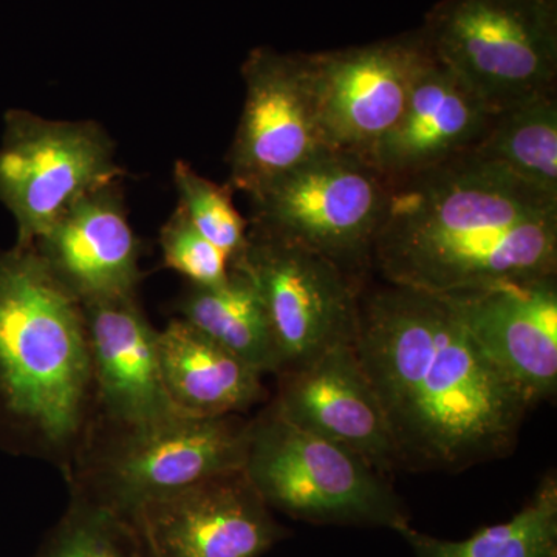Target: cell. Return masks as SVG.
<instances>
[{
	"instance_id": "cell-11",
	"label": "cell",
	"mask_w": 557,
	"mask_h": 557,
	"mask_svg": "<svg viewBox=\"0 0 557 557\" xmlns=\"http://www.w3.org/2000/svg\"><path fill=\"white\" fill-rule=\"evenodd\" d=\"M432 58L420 28L366 46L309 53L329 148L368 160L397 124L413 83Z\"/></svg>"
},
{
	"instance_id": "cell-23",
	"label": "cell",
	"mask_w": 557,
	"mask_h": 557,
	"mask_svg": "<svg viewBox=\"0 0 557 557\" xmlns=\"http://www.w3.org/2000/svg\"><path fill=\"white\" fill-rule=\"evenodd\" d=\"M177 208L205 239L225 251L230 260L237 258L247 245L248 222L233 201V188L218 185L194 170L186 161L174 164Z\"/></svg>"
},
{
	"instance_id": "cell-5",
	"label": "cell",
	"mask_w": 557,
	"mask_h": 557,
	"mask_svg": "<svg viewBox=\"0 0 557 557\" xmlns=\"http://www.w3.org/2000/svg\"><path fill=\"white\" fill-rule=\"evenodd\" d=\"M245 474L271 509L318 525L401 531L408 512L383 474L343 446L304 431L274 406L251 418Z\"/></svg>"
},
{
	"instance_id": "cell-15",
	"label": "cell",
	"mask_w": 557,
	"mask_h": 557,
	"mask_svg": "<svg viewBox=\"0 0 557 557\" xmlns=\"http://www.w3.org/2000/svg\"><path fill=\"white\" fill-rule=\"evenodd\" d=\"M33 247L81 304L137 296L141 245L120 182L76 201Z\"/></svg>"
},
{
	"instance_id": "cell-2",
	"label": "cell",
	"mask_w": 557,
	"mask_h": 557,
	"mask_svg": "<svg viewBox=\"0 0 557 557\" xmlns=\"http://www.w3.org/2000/svg\"><path fill=\"white\" fill-rule=\"evenodd\" d=\"M372 263L395 287L454 296L557 273V197L474 150L388 182Z\"/></svg>"
},
{
	"instance_id": "cell-16",
	"label": "cell",
	"mask_w": 557,
	"mask_h": 557,
	"mask_svg": "<svg viewBox=\"0 0 557 557\" xmlns=\"http://www.w3.org/2000/svg\"><path fill=\"white\" fill-rule=\"evenodd\" d=\"M86 318L94 417L112 423H143L180 413L161 379L159 332L137 296L81 304Z\"/></svg>"
},
{
	"instance_id": "cell-1",
	"label": "cell",
	"mask_w": 557,
	"mask_h": 557,
	"mask_svg": "<svg viewBox=\"0 0 557 557\" xmlns=\"http://www.w3.org/2000/svg\"><path fill=\"white\" fill-rule=\"evenodd\" d=\"M355 351L399 467L463 471L515 449L530 401L443 296L391 285L359 298Z\"/></svg>"
},
{
	"instance_id": "cell-20",
	"label": "cell",
	"mask_w": 557,
	"mask_h": 557,
	"mask_svg": "<svg viewBox=\"0 0 557 557\" xmlns=\"http://www.w3.org/2000/svg\"><path fill=\"white\" fill-rule=\"evenodd\" d=\"M523 182L557 197V100L555 91L518 102L491 116L472 149Z\"/></svg>"
},
{
	"instance_id": "cell-22",
	"label": "cell",
	"mask_w": 557,
	"mask_h": 557,
	"mask_svg": "<svg viewBox=\"0 0 557 557\" xmlns=\"http://www.w3.org/2000/svg\"><path fill=\"white\" fill-rule=\"evenodd\" d=\"M33 557H153L137 525L70 497L60 522Z\"/></svg>"
},
{
	"instance_id": "cell-8",
	"label": "cell",
	"mask_w": 557,
	"mask_h": 557,
	"mask_svg": "<svg viewBox=\"0 0 557 557\" xmlns=\"http://www.w3.org/2000/svg\"><path fill=\"white\" fill-rule=\"evenodd\" d=\"M123 175L115 143L97 121L7 112L0 201L16 222L17 245H35L76 201Z\"/></svg>"
},
{
	"instance_id": "cell-10",
	"label": "cell",
	"mask_w": 557,
	"mask_h": 557,
	"mask_svg": "<svg viewBox=\"0 0 557 557\" xmlns=\"http://www.w3.org/2000/svg\"><path fill=\"white\" fill-rule=\"evenodd\" d=\"M242 78L244 109L226 161L228 185L251 199L332 149L319 120L309 53L258 47L242 64Z\"/></svg>"
},
{
	"instance_id": "cell-4",
	"label": "cell",
	"mask_w": 557,
	"mask_h": 557,
	"mask_svg": "<svg viewBox=\"0 0 557 557\" xmlns=\"http://www.w3.org/2000/svg\"><path fill=\"white\" fill-rule=\"evenodd\" d=\"M251 420L183 413L112 423L91 418L64 471L70 497L134 522L139 509L200 480L242 469Z\"/></svg>"
},
{
	"instance_id": "cell-12",
	"label": "cell",
	"mask_w": 557,
	"mask_h": 557,
	"mask_svg": "<svg viewBox=\"0 0 557 557\" xmlns=\"http://www.w3.org/2000/svg\"><path fill=\"white\" fill-rule=\"evenodd\" d=\"M134 523L153 557H262L288 534L244 468L146 505Z\"/></svg>"
},
{
	"instance_id": "cell-7",
	"label": "cell",
	"mask_w": 557,
	"mask_h": 557,
	"mask_svg": "<svg viewBox=\"0 0 557 557\" xmlns=\"http://www.w3.org/2000/svg\"><path fill=\"white\" fill-rule=\"evenodd\" d=\"M388 189L361 157L325 150L251 197L249 225L317 252L355 282L372 263Z\"/></svg>"
},
{
	"instance_id": "cell-13",
	"label": "cell",
	"mask_w": 557,
	"mask_h": 557,
	"mask_svg": "<svg viewBox=\"0 0 557 557\" xmlns=\"http://www.w3.org/2000/svg\"><path fill=\"white\" fill-rule=\"evenodd\" d=\"M271 405L304 431L343 446L381 472L399 467L386 416L355 344H339L278 373Z\"/></svg>"
},
{
	"instance_id": "cell-14",
	"label": "cell",
	"mask_w": 557,
	"mask_h": 557,
	"mask_svg": "<svg viewBox=\"0 0 557 557\" xmlns=\"http://www.w3.org/2000/svg\"><path fill=\"white\" fill-rule=\"evenodd\" d=\"M483 354L531 406L557 388V278L443 296Z\"/></svg>"
},
{
	"instance_id": "cell-3",
	"label": "cell",
	"mask_w": 557,
	"mask_h": 557,
	"mask_svg": "<svg viewBox=\"0 0 557 557\" xmlns=\"http://www.w3.org/2000/svg\"><path fill=\"white\" fill-rule=\"evenodd\" d=\"M94 408L83 306L33 245L0 249V435L64 472Z\"/></svg>"
},
{
	"instance_id": "cell-9",
	"label": "cell",
	"mask_w": 557,
	"mask_h": 557,
	"mask_svg": "<svg viewBox=\"0 0 557 557\" xmlns=\"http://www.w3.org/2000/svg\"><path fill=\"white\" fill-rule=\"evenodd\" d=\"M230 265L258 288L281 350V373L355 344L357 285L329 259L248 223L247 245Z\"/></svg>"
},
{
	"instance_id": "cell-21",
	"label": "cell",
	"mask_w": 557,
	"mask_h": 557,
	"mask_svg": "<svg viewBox=\"0 0 557 557\" xmlns=\"http://www.w3.org/2000/svg\"><path fill=\"white\" fill-rule=\"evenodd\" d=\"M416 557H557V479L549 472L515 518L465 541H445L412 527L398 531Z\"/></svg>"
},
{
	"instance_id": "cell-17",
	"label": "cell",
	"mask_w": 557,
	"mask_h": 557,
	"mask_svg": "<svg viewBox=\"0 0 557 557\" xmlns=\"http://www.w3.org/2000/svg\"><path fill=\"white\" fill-rule=\"evenodd\" d=\"M493 115L467 83L432 58L397 124L366 161L387 182L408 177L474 149Z\"/></svg>"
},
{
	"instance_id": "cell-18",
	"label": "cell",
	"mask_w": 557,
	"mask_h": 557,
	"mask_svg": "<svg viewBox=\"0 0 557 557\" xmlns=\"http://www.w3.org/2000/svg\"><path fill=\"white\" fill-rule=\"evenodd\" d=\"M161 379L183 416H242L265 398L262 375L183 319L159 332Z\"/></svg>"
},
{
	"instance_id": "cell-6",
	"label": "cell",
	"mask_w": 557,
	"mask_h": 557,
	"mask_svg": "<svg viewBox=\"0 0 557 557\" xmlns=\"http://www.w3.org/2000/svg\"><path fill=\"white\" fill-rule=\"evenodd\" d=\"M420 30L493 113L555 91L557 0H440Z\"/></svg>"
},
{
	"instance_id": "cell-19",
	"label": "cell",
	"mask_w": 557,
	"mask_h": 557,
	"mask_svg": "<svg viewBox=\"0 0 557 557\" xmlns=\"http://www.w3.org/2000/svg\"><path fill=\"white\" fill-rule=\"evenodd\" d=\"M178 318L236 355L260 375H278L281 350L262 298L245 271L230 265L215 287L188 284L180 296Z\"/></svg>"
},
{
	"instance_id": "cell-24",
	"label": "cell",
	"mask_w": 557,
	"mask_h": 557,
	"mask_svg": "<svg viewBox=\"0 0 557 557\" xmlns=\"http://www.w3.org/2000/svg\"><path fill=\"white\" fill-rule=\"evenodd\" d=\"M160 248L163 265L188 284L215 287L230 276V256L205 239L178 208L160 231Z\"/></svg>"
}]
</instances>
